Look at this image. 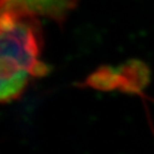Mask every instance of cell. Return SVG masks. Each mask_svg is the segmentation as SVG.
Masks as SVG:
<instances>
[{
	"label": "cell",
	"instance_id": "obj_3",
	"mask_svg": "<svg viewBox=\"0 0 154 154\" xmlns=\"http://www.w3.org/2000/svg\"><path fill=\"white\" fill-rule=\"evenodd\" d=\"M36 15L62 22L75 8L77 0H19Z\"/></svg>",
	"mask_w": 154,
	"mask_h": 154
},
{
	"label": "cell",
	"instance_id": "obj_2",
	"mask_svg": "<svg viewBox=\"0 0 154 154\" xmlns=\"http://www.w3.org/2000/svg\"><path fill=\"white\" fill-rule=\"evenodd\" d=\"M119 90L125 93H140L150 82V70L140 61H128L118 70Z\"/></svg>",
	"mask_w": 154,
	"mask_h": 154
},
{
	"label": "cell",
	"instance_id": "obj_1",
	"mask_svg": "<svg viewBox=\"0 0 154 154\" xmlns=\"http://www.w3.org/2000/svg\"><path fill=\"white\" fill-rule=\"evenodd\" d=\"M38 15L19 0H1L0 102L10 104L24 94L34 78L43 38Z\"/></svg>",
	"mask_w": 154,
	"mask_h": 154
},
{
	"label": "cell",
	"instance_id": "obj_4",
	"mask_svg": "<svg viewBox=\"0 0 154 154\" xmlns=\"http://www.w3.org/2000/svg\"><path fill=\"white\" fill-rule=\"evenodd\" d=\"M85 85L100 91H111L117 88L119 89V73L118 71L113 70L112 67H100L87 78Z\"/></svg>",
	"mask_w": 154,
	"mask_h": 154
}]
</instances>
